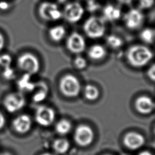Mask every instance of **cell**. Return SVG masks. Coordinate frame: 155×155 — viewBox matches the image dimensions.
<instances>
[{
    "mask_svg": "<svg viewBox=\"0 0 155 155\" xmlns=\"http://www.w3.org/2000/svg\"><path fill=\"white\" fill-rule=\"evenodd\" d=\"M154 33H155V29H154Z\"/></svg>",
    "mask_w": 155,
    "mask_h": 155,
    "instance_id": "b9f144b4",
    "label": "cell"
},
{
    "mask_svg": "<svg viewBox=\"0 0 155 155\" xmlns=\"http://www.w3.org/2000/svg\"><path fill=\"white\" fill-rule=\"evenodd\" d=\"M85 35L91 39L102 38L105 32L106 27L104 19L92 16L85 20L83 25Z\"/></svg>",
    "mask_w": 155,
    "mask_h": 155,
    "instance_id": "3957f363",
    "label": "cell"
},
{
    "mask_svg": "<svg viewBox=\"0 0 155 155\" xmlns=\"http://www.w3.org/2000/svg\"><path fill=\"white\" fill-rule=\"evenodd\" d=\"M71 130V122L65 119H61L55 125V130L60 135H65Z\"/></svg>",
    "mask_w": 155,
    "mask_h": 155,
    "instance_id": "7402d4cb",
    "label": "cell"
},
{
    "mask_svg": "<svg viewBox=\"0 0 155 155\" xmlns=\"http://www.w3.org/2000/svg\"><path fill=\"white\" fill-rule=\"evenodd\" d=\"M148 78L153 82H155V63L152 64L147 71Z\"/></svg>",
    "mask_w": 155,
    "mask_h": 155,
    "instance_id": "f1b7e54d",
    "label": "cell"
},
{
    "mask_svg": "<svg viewBox=\"0 0 155 155\" xmlns=\"http://www.w3.org/2000/svg\"><path fill=\"white\" fill-rule=\"evenodd\" d=\"M52 147L55 153L59 154H64L68 151L70 144L67 139L59 138L54 140Z\"/></svg>",
    "mask_w": 155,
    "mask_h": 155,
    "instance_id": "ffe728a7",
    "label": "cell"
},
{
    "mask_svg": "<svg viewBox=\"0 0 155 155\" xmlns=\"http://www.w3.org/2000/svg\"><path fill=\"white\" fill-rule=\"evenodd\" d=\"M140 38L146 44H152L155 40V33L154 30L150 28H144L140 33Z\"/></svg>",
    "mask_w": 155,
    "mask_h": 155,
    "instance_id": "603a6c76",
    "label": "cell"
},
{
    "mask_svg": "<svg viewBox=\"0 0 155 155\" xmlns=\"http://www.w3.org/2000/svg\"><path fill=\"white\" fill-rule=\"evenodd\" d=\"M107 44L109 47L112 48L117 49L122 47L123 44V41L118 36L114 35H111L107 37Z\"/></svg>",
    "mask_w": 155,
    "mask_h": 155,
    "instance_id": "cb8c5ba5",
    "label": "cell"
},
{
    "mask_svg": "<svg viewBox=\"0 0 155 155\" xmlns=\"http://www.w3.org/2000/svg\"><path fill=\"white\" fill-rule=\"evenodd\" d=\"M38 13L42 19L48 21H56L62 17V12L58 5L53 2H42L38 9Z\"/></svg>",
    "mask_w": 155,
    "mask_h": 155,
    "instance_id": "52a82bcc",
    "label": "cell"
},
{
    "mask_svg": "<svg viewBox=\"0 0 155 155\" xmlns=\"http://www.w3.org/2000/svg\"><path fill=\"white\" fill-rule=\"evenodd\" d=\"M5 122V117L3 114L0 112V130L4 126Z\"/></svg>",
    "mask_w": 155,
    "mask_h": 155,
    "instance_id": "1f68e13d",
    "label": "cell"
},
{
    "mask_svg": "<svg viewBox=\"0 0 155 155\" xmlns=\"http://www.w3.org/2000/svg\"><path fill=\"white\" fill-rule=\"evenodd\" d=\"M123 19L128 29L136 30L143 24L144 15L139 9L131 8L125 14Z\"/></svg>",
    "mask_w": 155,
    "mask_h": 155,
    "instance_id": "8fae6325",
    "label": "cell"
},
{
    "mask_svg": "<svg viewBox=\"0 0 155 155\" xmlns=\"http://www.w3.org/2000/svg\"><path fill=\"white\" fill-rule=\"evenodd\" d=\"M59 88L64 96L73 98L79 96L81 90V84L74 75L67 74L60 79Z\"/></svg>",
    "mask_w": 155,
    "mask_h": 155,
    "instance_id": "7a4b0ae2",
    "label": "cell"
},
{
    "mask_svg": "<svg viewBox=\"0 0 155 155\" xmlns=\"http://www.w3.org/2000/svg\"><path fill=\"white\" fill-rule=\"evenodd\" d=\"M154 136H155V126H154Z\"/></svg>",
    "mask_w": 155,
    "mask_h": 155,
    "instance_id": "f35d334b",
    "label": "cell"
},
{
    "mask_svg": "<svg viewBox=\"0 0 155 155\" xmlns=\"http://www.w3.org/2000/svg\"><path fill=\"white\" fill-rule=\"evenodd\" d=\"M138 155H153V154L148 151H143L140 152Z\"/></svg>",
    "mask_w": 155,
    "mask_h": 155,
    "instance_id": "e575fe53",
    "label": "cell"
},
{
    "mask_svg": "<svg viewBox=\"0 0 155 155\" xmlns=\"http://www.w3.org/2000/svg\"><path fill=\"white\" fill-rule=\"evenodd\" d=\"M0 155H13V154L9 152H3V153H1Z\"/></svg>",
    "mask_w": 155,
    "mask_h": 155,
    "instance_id": "d590c367",
    "label": "cell"
},
{
    "mask_svg": "<svg viewBox=\"0 0 155 155\" xmlns=\"http://www.w3.org/2000/svg\"><path fill=\"white\" fill-rule=\"evenodd\" d=\"M33 91L35 92L32 97L33 101L37 103L41 102L44 101L47 97L48 88L45 83L39 82L38 84H35V87Z\"/></svg>",
    "mask_w": 155,
    "mask_h": 155,
    "instance_id": "9a60e30c",
    "label": "cell"
},
{
    "mask_svg": "<svg viewBox=\"0 0 155 155\" xmlns=\"http://www.w3.org/2000/svg\"><path fill=\"white\" fill-rule=\"evenodd\" d=\"M14 130L19 134L27 133L31 127V120L27 114H21L16 117L12 122Z\"/></svg>",
    "mask_w": 155,
    "mask_h": 155,
    "instance_id": "5bb4252c",
    "label": "cell"
},
{
    "mask_svg": "<svg viewBox=\"0 0 155 155\" xmlns=\"http://www.w3.org/2000/svg\"><path fill=\"white\" fill-rule=\"evenodd\" d=\"M84 12V8L79 2H70L65 5L62 12V17L70 23H76L82 18Z\"/></svg>",
    "mask_w": 155,
    "mask_h": 155,
    "instance_id": "8992f818",
    "label": "cell"
},
{
    "mask_svg": "<svg viewBox=\"0 0 155 155\" xmlns=\"http://www.w3.org/2000/svg\"><path fill=\"white\" fill-rule=\"evenodd\" d=\"M48 35L53 41L58 42L64 38L66 35V30L62 25H55L49 30Z\"/></svg>",
    "mask_w": 155,
    "mask_h": 155,
    "instance_id": "d6986e66",
    "label": "cell"
},
{
    "mask_svg": "<svg viewBox=\"0 0 155 155\" xmlns=\"http://www.w3.org/2000/svg\"><path fill=\"white\" fill-rule=\"evenodd\" d=\"M122 155H128V154H122Z\"/></svg>",
    "mask_w": 155,
    "mask_h": 155,
    "instance_id": "ab89813d",
    "label": "cell"
},
{
    "mask_svg": "<svg viewBox=\"0 0 155 155\" xmlns=\"http://www.w3.org/2000/svg\"><path fill=\"white\" fill-rule=\"evenodd\" d=\"M12 58L10 55L8 54H3L0 55V66L5 68L11 66Z\"/></svg>",
    "mask_w": 155,
    "mask_h": 155,
    "instance_id": "484cf974",
    "label": "cell"
},
{
    "mask_svg": "<svg viewBox=\"0 0 155 155\" xmlns=\"http://www.w3.org/2000/svg\"><path fill=\"white\" fill-rule=\"evenodd\" d=\"M66 47L71 53L78 54L82 53L86 48V42L82 35L78 32L71 33L66 41Z\"/></svg>",
    "mask_w": 155,
    "mask_h": 155,
    "instance_id": "30bf717a",
    "label": "cell"
},
{
    "mask_svg": "<svg viewBox=\"0 0 155 155\" xmlns=\"http://www.w3.org/2000/svg\"><path fill=\"white\" fill-rule=\"evenodd\" d=\"M74 65L76 68L79 70H82L87 67V62L84 57L78 55L76 56L74 59Z\"/></svg>",
    "mask_w": 155,
    "mask_h": 155,
    "instance_id": "d4e9b609",
    "label": "cell"
},
{
    "mask_svg": "<svg viewBox=\"0 0 155 155\" xmlns=\"http://www.w3.org/2000/svg\"><path fill=\"white\" fill-rule=\"evenodd\" d=\"M5 44V40L3 35L0 33V52L4 48Z\"/></svg>",
    "mask_w": 155,
    "mask_h": 155,
    "instance_id": "4dcf8cb0",
    "label": "cell"
},
{
    "mask_svg": "<svg viewBox=\"0 0 155 155\" xmlns=\"http://www.w3.org/2000/svg\"><path fill=\"white\" fill-rule=\"evenodd\" d=\"M155 2V0H138V5L140 9L147 10L151 8Z\"/></svg>",
    "mask_w": 155,
    "mask_h": 155,
    "instance_id": "4316f807",
    "label": "cell"
},
{
    "mask_svg": "<svg viewBox=\"0 0 155 155\" xmlns=\"http://www.w3.org/2000/svg\"><path fill=\"white\" fill-rule=\"evenodd\" d=\"M84 97L88 101H94L98 99L100 92L97 87L92 84H87L84 88Z\"/></svg>",
    "mask_w": 155,
    "mask_h": 155,
    "instance_id": "44dd1931",
    "label": "cell"
},
{
    "mask_svg": "<svg viewBox=\"0 0 155 155\" xmlns=\"http://www.w3.org/2000/svg\"><path fill=\"white\" fill-rule=\"evenodd\" d=\"M19 68L30 75L37 73L40 68L39 59L34 54L25 53L21 55L17 60Z\"/></svg>",
    "mask_w": 155,
    "mask_h": 155,
    "instance_id": "277c9868",
    "label": "cell"
},
{
    "mask_svg": "<svg viewBox=\"0 0 155 155\" xmlns=\"http://www.w3.org/2000/svg\"><path fill=\"white\" fill-rule=\"evenodd\" d=\"M25 104L24 95L20 92L12 93L7 95L3 101V105L9 113H15L21 110Z\"/></svg>",
    "mask_w": 155,
    "mask_h": 155,
    "instance_id": "ba28073f",
    "label": "cell"
},
{
    "mask_svg": "<svg viewBox=\"0 0 155 155\" xmlns=\"http://www.w3.org/2000/svg\"><path fill=\"white\" fill-rule=\"evenodd\" d=\"M145 142V137L141 134L131 131L127 133L123 138V143L130 150H137L143 146Z\"/></svg>",
    "mask_w": 155,
    "mask_h": 155,
    "instance_id": "7c38bea8",
    "label": "cell"
},
{
    "mask_svg": "<svg viewBox=\"0 0 155 155\" xmlns=\"http://www.w3.org/2000/svg\"><path fill=\"white\" fill-rule=\"evenodd\" d=\"M104 155H110V154H104Z\"/></svg>",
    "mask_w": 155,
    "mask_h": 155,
    "instance_id": "60d3db41",
    "label": "cell"
},
{
    "mask_svg": "<svg viewBox=\"0 0 155 155\" xmlns=\"http://www.w3.org/2000/svg\"><path fill=\"white\" fill-rule=\"evenodd\" d=\"M119 3L122 4H125L128 5L131 4L134 0H116Z\"/></svg>",
    "mask_w": 155,
    "mask_h": 155,
    "instance_id": "836d02e7",
    "label": "cell"
},
{
    "mask_svg": "<svg viewBox=\"0 0 155 155\" xmlns=\"http://www.w3.org/2000/svg\"><path fill=\"white\" fill-rule=\"evenodd\" d=\"M136 110L141 114H150L155 110V102L148 96H139L134 102Z\"/></svg>",
    "mask_w": 155,
    "mask_h": 155,
    "instance_id": "4fadbf2b",
    "label": "cell"
},
{
    "mask_svg": "<svg viewBox=\"0 0 155 155\" xmlns=\"http://www.w3.org/2000/svg\"><path fill=\"white\" fill-rule=\"evenodd\" d=\"M103 15L106 20L111 22L115 21L120 18L121 10L119 8L113 5L108 4L104 8Z\"/></svg>",
    "mask_w": 155,
    "mask_h": 155,
    "instance_id": "2e32d148",
    "label": "cell"
},
{
    "mask_svg": "<svg viewBox=\"0 0 155 155\" xmlns=\"http://www.w3.org/2000/svg\"><path fill=\"white\" fill-rule=\"evenodd\" d=\"M31 75L25 73L18 81V87L19 89L22 91L30 92L33 91L35 84L30 81Z\"/></svg>",
    "mask_w": 155,
    "mask_h": 155,
    "instance_id": "ac0fdd59",
    "label": "cell"
},
{
    "mask_svg": "<svg viewBox=\"0 0 155 155\" xmlns=\"http://www.w3.org/2000/svg\"><path fill=\"white\" fill-rule=\"evenodd\" d=\"M152 50L143 45H134L130 47L126 52L128 63L134 68H141L147 65L153 58Z\"/></svg>",
    "mask_w": 155,
    "mask_h": 155,
    "instance_id": "6da1fadb",
    "label": "cell"
},
{
    "mask_svg": "<svg viewBox=\"0 0 155 155\" xmlns=\"http://www.w3.org/2000/svg\"><path fill=\"white\" fill-rule=\"evenodd\" d=\"M2 76L4 77V78L5 79L7 80H12L13 79L15 76V71L11 67V66L10 67H7L4 68V70L2 71Z\"/></svg>",
    "mask_w": 155,
    "mask_h": 155,
    "instance_id": "83f0119b",
    "label": "cell"
},
{
    "mask_svg": "<svg viewBox=\"0 0 155 155\" xmlns=\"http://www.w3.org/2000/svg\"><path fill=\"white\" fill-rule=\"evenodd\" d=\"M58 1H59V2L60 3H64V2H65L67 1V0H58Z\"/></svg>",
    "mask_w": 155,
    "mask_h": 155,
    "instance_id": "74e56055",
    "label": "cell"
},
{
    "mask_svg": "<svg viewBox=\"0 0 155 155\" xmlns=\"http://www.w3.org/2000/svg\"><path fill=\"white\" fill-rule=\"evenodd\" d=\"M99 7V4L96 2L94 0H89L87 2V8L90 12H94L97 10Z\"/></svg>",
    "mask_w": 155,
    "mask_h": 155,
    "instance_id": "f546056e",
    "label": "cell"
},
{
    "mask_svg": "<svg viewBox=\"0 0 155 155\" xmlns=\"http://www.w3.org/2000/svg\"><path fill=\"white\" fill-rule=\"evenodd\" d=\"M40 155H54V154H53L51 153H44L41 154Z\"/></svg>",
    "mask_w": 155,
    "mask_h": 155,
    "instance_id": "8d00e7d4",
    "label": "cell"
},
{
    "mask_svg": "<svg viewBox=\"0 0 155 155\" xmlns=\"http://www.w3.org/2000/svg\"><path fill=\"white\" fill-rule=\"evenodd\" d=\"M75 143L81 147H86L91 144L94 138L93 129L88 125L81 124L78 125L73 134Z\"/></svg>",
    "mask_w": 155,
    "mask_h": 155,
    "instance_id": "5b68a950",
    "label": "cell"
},
{
    "mask_svg": "<svg viewBox=\"0 0 155 155\" xmlns=\"http://www.w3.org/2000/svg\"><path fill=\"white\" fill-rule=\"evenodd\" d=\"M56 117L54 110L45 105L39 106L35 112V120L36 122L43 127L51 125Z\"/></svg>",
    "mask_w": 155,
    "mask_h": 155,
    "instance_id": "9c48e42d",
    "label": "cell"
},
{
    "mask_svg": "<svg viewBox=\"0 0 155 155\" xmlns=\"http://www.w3.org/2000/svg\"><path fill=\"white\" fill-rule=\"evenodd\" d=\"M88 57L94 61H99L104 58L107 54L105 48L101 44L92 45L88 50Z\"/></svg>",
    "mask_w": 155,
    "mask_h": 155,
    "instance_id": "e0dca14e",
    "label": "cell"
},
{
    "mask_svg": "<svg viewBox=\"0 0 155 155\" xmlns=\"http://www.w3.org/2000/svg\"><path fill=\"white\" fill-rule=\"evenodd\" d=\"M8 8V5L5 2H0V8L1 10H5Z\"/></svg>",
    "mask_w": 155,
    "mask_h": 155,
    "instance_id": "d6a6232c",
    "label": "cell"
}]
</instances>
